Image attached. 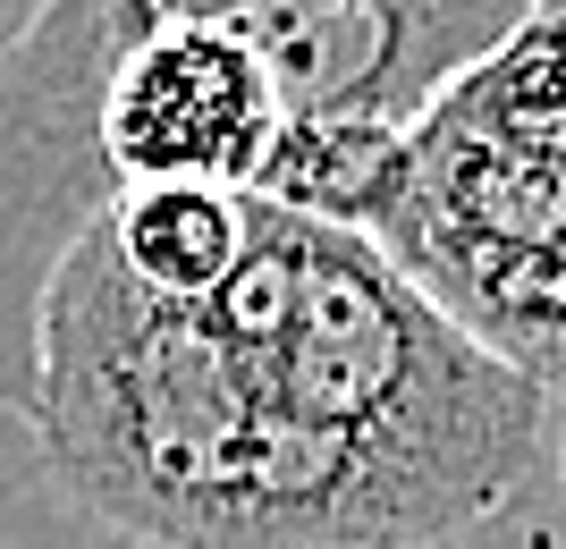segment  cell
<instances>
[{
  "mask_svg": "<svg viewBox=\"0 0 566 549\" xmlns=\"http://www.w3.org/2000/svg\"><path fill=\"white\" fill-rule=\"evenodd\" d=\"M25 431L60 499L153 549H406L355 456L287 423L203 305L144 296L102 229L51 287Z\"/></svg>",
  "mask_w": 566,
  "mask_h": 549,
  "instance_id": "cell-1",
  "label": "cell"
},
{
  "mask_svg": "<svg viewBox=\"0 0 566 549\" xmlns=\"http://www.w3.org/2000/svg\"><path fill=\"white\" fill-rule=\"evenodd\" d=\"M203 313L287 423L355 456L406 549L499 516L549 431H566L558 389L473 338L389 245L271 203L254 212V254Z\"/></svg>",
  "mask_w": 566,
  "mask_h": 549,
  "instance_id": "cell-2",
  "label": "cell"
},
{
  "mask_svg": "<svg viewBox=\"0 0 566 549\" xmlns=\"http://www.w3.org/2000/svg\"><path fill=\"white\" fill-rule=\"evenodd\" d=\"M144 0H51L0 76V414L43 407V321L76 245L102 229L118 169L102 152V94Z\"/></svg>",
  "mask_w": 566,
  "mask_h": 549,
  "instance_id": "cell-3",
  "label": "cell"
},
{
  "mask_svg": "<svg viewBox=\"0 0 566 549\" xmlns=\"http://www.w3.org/2000/svg\"><path fill=\"white\" fill-rule=\"evenodd\" d=\"M287 127L280 76L237 18H153L127 34L102 94V152L118 187H237L254 194Z\"/></svg>",
  "mask_w": 566,
  "mask_h": 549,
  "instance_id": "cell-4",
  "label": "cell"
},
{
  "mask_svg": "<svg viewBox=\"0 0 566 549\" xmlns=\"http://www.w3.org/2000/svg\"><path fill=\"white\" fill-rule=\"evenodd\" d=\"M415 127L398 119H287L271 136V161L254 178V203L313 229L398 245L415 212Z\"/></svg>",
  "mask_w": 566,
  "mask_h": 549,
  "instance_id": "cell-5",
  "label": "cell"
},
{
  "mask_svg": "<svg viewBox=\"0 0 566 549\" xmlns=\"http://www.w3.org/2000/svg\"><path fill=\"white\" fill-rule=\"evenodd\" d=\"M254 194L237 187H118L102 212V245L118 254V271L161 296V305H212L237 279V263L254 254Z\"/></svg>",
  "mask_w": 566,
  "mask_h": 549,
  "instance_id": "cell-6",
  "label": "cell"
},
{
  "mask_svg": "<svg viewBox=\"0 0 566 549\" xmlns=\"http://www.w3.org/2000/svg\"><path fill=\"white\" fill-rule=\"evenodd\" d=\"M364 9L389 18V34L406 43V68H415V85H423V102H440L449 85H465L542 0H364Z\"/></svg>",
  "mask_w": 566,
  "mask_h": 549,
  "instance_id": "cell-7",
  "label": "cell"
},
{
  "mask_svg": "<svg viewBox=\"0 0 566 549\" xmlns=\"http://www.w3.org/2000/svg\"><path fill=\"white\" fill-rule=\"evenodd\" d=\"M43 9H51V0H0V76H9V60H18V43L34 34Z\"/></svg>",
  "mask_w": 566,
  "mask_h": 549,
  "instance_id": "cell-8",
  "label": "cell"
}]
</instances>
